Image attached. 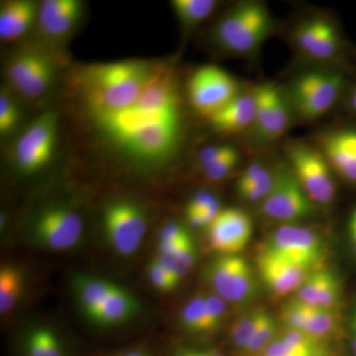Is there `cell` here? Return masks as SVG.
<instances>
[{"instance_id": "1", "label": "cell", "mask_w": 356, "mask_h": 356, "mask_svg": "<svg viewBox=\"0 0 356 356\" xmlns=\"http://www.w3.org/2000/svg\"><path fill=\"white\" fill-rule=\"evenodd\" d=\"M154 72L143 60L89 65L79 72L77 86L92 114L98 116L133 105Z\"/></svg>"}, {"instance_id": "2", "label": "cell", "mask_w": 356, "mask_h": 356, "mask_svg": "<svg viewBox=\"0 0 356 356\" xmlns=\"http://www.w3.org/2000/svg\"><path fill=\"white\" fill-rule=\"evenodd\" d=\"M273 29V19L264 3L248 1L225 14L214 29L217 44L227 53L250 56L259 50Z\"/></svg>"}, {"instance_id": "3", "label": "cell", "mask_w": 356, "mask_h": 356, "mask_svg": "<svg viewBox=\"0 0 356 356\" xmlns=\"http://www.w3.org/2000/svg\"><path fill=\"white\" fill-rule=\"evenodd\" d=\"M343 77L334 70L304 72L290 89L292 106L305 120L320 118L336 104L343 88Z\"/></svg>"}, {"instance_id": "4", "label": "cell", "mask_w": 356, "mask_h": 356, "mask_svg": "<svg viewBox=\"0 0 356 356\" xmlns=\"http://www.w3.org/2000/svg\"><path fill=\"white\" fill-rule=\"evenodd\" d=\"M291 172L315 204L329 205L336 197V184L331 165L320 149L301 142L289 143L286 147Z\"/></svg>"}, {"instance_id": "5", "label": "cell", "mask_w": 356, "mask_h": 356, "mask_svg": "<svg viewBox=\"0 0 356 356\" xmlns=\"http://www.w3.org/2000/svg\"><path fill=\"white\" fill-rule=\"evenodd\" d=\"M194 110L209 120L240 95L238 83L217 65H203L192 74L187 86Z\"/></svg>"}, {"instance_id": "6", "label": "cell", "mask_w": 356, "mask_h": 356, "mask_svg": "<svg viewBox=\"0 0 356 356\" xmlns=\"http://www.w3.org/2000/svg\"><path fill=\"white\" fill-rule=\"evenodd\" d=\"M266 248L309 270L322 268L324 248L320 236L310 229L284 225L274 232Z\"/></svg>"}, {"instance_id": "7", "label": "cell", "mask_w": 356, "mask_h": 356, "mask_svg": "<svg viewBox=\"0 0 356 356\" xmlns=\"http://www.w3.org/2000/svg\"><path fill=\"white\" fill-rule=\"evenodd\" d=\"M57 137V116L53 112L41 115L23 133L15 147V161L23 172H38L53 156Z\"/></svg>"}, {"instance_id": "8", "label": "cell", "mask_w": 356, "mask_h": 356, "mask_svg": "<svg viewBox=\"0 0 356 356\" xmlns=\"http://www.w3.org/2000/svg\"><path fill=\"white\" fill-rule=\"evenodd\" d=\"M296 178L290 172L276 173L273 191L261 202L262 214L280 222H294L309 217L315 210Z\"/></svg>"}, {"instance_id": "9", "label": "cell", "mask_w": 356, "mask_h": 356, "mask_svg": "<svg viewBox=\"0 0 356 356\" xmlns=\"http://www.w3.org/2000/svg\"><path fill=\"white\" fill-rule=\"evenodd\" d=\"M104 225L112 247L126 257L139 250L147 229V218L143 211L124 201L108 206L105 211Z\"/></svg>"}, {"instance_id": "10", "label": "cell", "mask_w": 356, "mask_h": 356, "mask_svg": "<svg viewBox=\"0 0 356 356\" xmlns=\"http://www.w3.org/2000/svg\"><path fill=\"white\" fill-rule=\"evenodd\" d=\"M208 276L218 296L225 301L243 303L254 296V271L240 255H220L211 264Z\"/></svg>"}, {"instance_id": "11", "label": "cell", "mask_w": 356, "mask_h": 356, "mask_svg": "<svg viewBox=\"0 0 356 356\" xmlns=\"http://www.w3.org/2000/svg\"><path fill=\"white\" fill-rule=\"evenodd\" d=\"M255 98V134L264 142H274L286 132L290 122L289 104L278 86L259 84L252 90Z\"/></svg>"}, {"instance_id": "12", "label": "cell", "mask_w": 356, "mask_h": 356, "mask_svg": "<svg viewBox=\"0 0 356 356\" xmlns=\"http://www.w3.org/2000/svg\"><path fill=\"white\" fill-rule=\"evenodd\" d=\"M55 65L42 51L18 54L7 67V77L14 88L27 98L43 95L55 76Z\"/></svg>"}, {"instance_id": "13", "label": "cell", "mask_w": 356, "mask_h": 356, "mask_svg": "<svg viewBox=\"0 0 356 356\" xmlns=\"http://www.w3.org/2000/svg\"><path fill=\"white\" fill-rule=\"evenodd\" d=\"M83 222L74 210L56 206L44 210L35 224L37 241L51 250L74 247L83 236Z\"/></svg>"}, {"instance_id": "14", "label": "cell", "mask_w": 356, "mask_h": 356, "mask_svg": "<svg viewBox=\"0 0 356 356\" xmlns=\"http://www.w3.org/2000/svg\"><path fill=\"white\" fill-rule=\"evenodd\" d=\"M208 243L220 255H236L252 236V222L245 211L222 209L207 227Z\"/></svg>"}, {"instance_id": "15", "label": "cell", "mask_w": 356, "mask_h": 356, "mask_svg": "<svg viewBox=\"0 0 356 356\" xmlns=\"http://www.w3.org/2000/svg\"><path fill=\"white\" fill-rule=\"evenodd\" d=\"M293 40L298 50L312 60H332L341 47L336 25L322 16H314L299 23L293 33Z\"/></svg>"}, {"instance_id": "16", "label": "cell", "mask_w": 356, "mask_h": 356, "mask_svg": "<svg viewBox=\"0 0 356 356\" xmlns=\"http://www.w3.org/2000/svg\"><path fill=\"white\" fill-rule=\"evenodd\" d=\"M257 266L261 280L277 297L297 293L312 273L305 267L293 264L266 248L257 255Z\"/></svg>"}, {"instance_id": "17", "label": "cell", "mask_w": 356, "mask_h": 356, "mask_svg": "<svg viewBox=\"0 0 356 356\" xmlns=\"http://www.w3.org/2000/svg\"><path fill=\"white\" fill-rule=\"evenodd\" d=\"M320 151L334 172L356 184V130L343 129L325 134L321 139Z\"/></svg>"}, {"instance_id": "18", "label": "cell", "mask_w": 356, "mask_h": 356, "mask_svg": "<svg viewBox=\"0 0 356 356\" xmlns=\"http://www.w3.org/2000/svg\"><path fill=\"white\" fill-rule=\"evenodd\" d=\"M81 13L83 3L79 0H44L39 6L40 28L47 36L60 38L76 26Z\"/></svg>"}, {"instance_id": "19", "label": "cell", "mask_w": 356, "mask_h": 356, "mask_svg": "<svg viewBox=\"0 0 356 356\" xmlns=\"http://www.w3.org/2000/svg\"><path fill=\"white\" fill-rule=\"evenodd\" d=\"M296 294V299L306 305L337 309L341 298V283L336 274L322 267L309 274Z\"/></svg>"}, {"instance_id": "20", "label": "cell", "mask_w": 356, "mask_h": 356, "mask_svg": "<svg viewBox=\"0 0 356 356\" xmlns=\"http://www.w3.org/2000/svg\"><path fill=\"white\" fill-rule=\"evenodd\" d=\"M39 8L30 0H10L0 8V38L15 41L24 36L38 19Z\"/></svg>"}, {"instance_id": "21", "label": "cell", "mask_w": 356, "mask_h": 356, "mask_svg": "<svg viewBox=\"0 0 356 356\" xmlns=\"http://www.w3.org/2000/svg\"><path fill=\"white\" fill-rule=\"evenodd\" d=\"M254 119L255 98L250 92L240 93L209 121L218 132L236 134L252 127Z\"/></svg>"}, {"instance_id": "22", "label": "cell", "mask_w": 356, "mask_h": 356, "mask_svg": "<svg viewBox=\"0 0 356 356\" xmlns=\"http://www.w3.org/2000/svg\"><path fill=\"white\" fill-rule=\"evenodd\" d=\"M139 310V303L126 290L116 286L99 310L90 318L102 325H113L132 317Z\"/></svg>"}, {"instance_id": "23", "label": "cell", "mask_w": 356, "mask_h": 356, "mask_svg": "<svg viewBox=\"0 0 356 356\" xmlns=\"http://www.w3.org/2000/svg\"><path fill=\"white\" fill-rule=\"evenodd\" d=\"M74 284L79 303L89 318L99 310L105 300L108 298L116 287L109 281L88 276L77 278Z\"/></svg>"}, {"instance_id": "24", "label": "cell", "mask_w": 356, "mask_h": 356, "mask_svg": "<svg viewBox=\"0 0 356 356\" xmlns=\"http://www.w3.org/2000/svg\"><path fill=\"white\" fill-rule=\"evenodd\" d=\"M23 353L25 356H69L60 337L44 327L28 332L23 343Z\"/></svg>"}, {"instance_id": "25", "label": "cell", "mask_w": 356, "mask_h": 356, "mask_svg": "<svg viewBox=\"0 0 356 356\" xmlns=\"http://www.w3.org/2000/svg\"><path fill=\"white\" fill-rule=\"evenodd\" d=\"M341 330V317L337 309L317 308L310 306L308 320L302 331L308 332L325 343L339 334Z\"/></svg>"}, {"instance_id": "26", "label": "cell", "mask_w": 356, "mask_h": 356, "mask_svg": "<svg viewBox=\"0 0 356 356\" xmlns=\"http://www.w3.org/2000/svg\"><path fill=\"white\" fill-rule=\"evenodd\" d=\"M214 0H173L172 6L178 19L186 28L195 27L214 11Z\"/></svg>"}, {"instance_id": "27", "label": "cell", "mask_w": 356, "mask_h": 356, "mask_svg": "<svg viewBox=\"0 0 356 356\" xmlns=\"http://www.w3.org/2000/svg\"><path fill=\"white\" fill-rule=\"evenodd\" d=\"M23 291V276L14 266H3L0 270V312L13 310Z\"/></svg>"}, {"instance_id": "28", "label": "cell", "mask_w": 356, "mask_h": 356, "mask_svg": "<svg viewBox=\"0 0 356 356\" xmlns=\"http://www.w3.org/2000/svg\"><path fill=\"white\" fill-rule=\"evenodd\" d=\"M267 312L257 309L245 314L242 318L236 321L231 332V339L233 346H235L238 353L243 351V348L250 343V339L257 331L264 318L266 317Z\"/></svg>"}, {"instance_id": "29", "label": "cell", "mask_w": 356, "mask_h": 356, "mask_svg": "<svg viewBox=\"0 0 356 356\" xmlns=\"http://www.w3.org/2000/svg\"><path fill=\"white\" fill-rule=\"evenodd\" d=\"M278 327L275 321L270 314L267 313L261 327L257 329L254 336L250 339V343L247 344L243 351H241V356H257L261 353L268 344L273 343L277 337Z\"/></svg>"}, {"instance_id": "30", "label": "cell", "mask_w": 356, "mask_h": 356, "mask_svg": "<svg viewBox=\"0 0 356 356\" xmlns=\"http://www.w3.org/2000/svg\"><path fill=\"white\" fill-rule=\"evenodd\" d=\"M185 329L193 332H206V299L197 296L189 301L181 314Z\"/></svg>"}, {"instance_id": "31", "label": "cell", "mask_w": 356, "mask_h": 356, "mask_svg": "<svg viewBox=\"0 0 356 356\" xmlns=\"http://www.w3.org/2000/svg\"><path fill=\"white\" fill-rule=\"evenodd\" d=\"M278 337L290 346L301 350L318 351L330 350V343L316 339L308 332L301 330L284 329L278 334Z\"/></svg>"}, {"instance_id": "32", "label": "cell", "mask_w": 356, "mask_h": 356, "mask_svg": "<svg viewBox=\"0 0 356 356\" xmlns=\"http://www.w3.org/2000/svg\"><path fill=\"white\" fill-rule=\"evenodd\" d=\"M310 306L298 299L291 300L283 306L281 311V322L285 329L303 330L308 320Z\"/></svg>"}, {"instance_id": "33", "label": "cell", "mask_w": 356, "mask_h": 356, "mask_svg": "<svg viewBox=\"0 0 356 356\" xmlns=\"http://www.w3.org/2000/svg\"><path fill=\"white\" fill-rule=\"evenodd\" d=\"M238 159L240 156L238 151L236 147H234L229 154L222 156L216 163L204 168V175L209 181H219L233 172L234 168L238 165Z\"/></svg>"}, {"instance_id": "34", "label": "cell", "mask_w": 356, "mask_h": 356, "mask_svg": "<svg viewBox=\"0 0 356 356\" xmlns=\"http://www.w3.org/2000/svg\"><path fill=\"white\" fill-rule=\"evenodd\" d=\"M206 332L210 334L219 329L226 313L225 300L218 295L206 296Z\"/></svg>"}, {"instance_id": "35", "label": "cell", "mask_w": 356, "mask_h": 356, "mask_svg": "<svg viewBox=\"0 0 356 356\" xmlns=\"http://www.w3.org/2000/svg\"><path fill=\"white\" fill-rule=\"evenodd\" d=\"M19 112L11 98L2 91L0 95V133L6 135L11 132L17 124Z\"/></svg>"}, {"instance_id": "36", "label": "cell", "mask_w": 356, "mask_h": 356, "mask_svg": "<svg viewBox=\"0 0 356 356\" xmlns=\"http://www.w3.org/2000/svg\"><path fill=\"white\" fill-rule=\"evenodd\" d=\"M149 276L154 286L161 291H172L179 283L177 278L173 277L172 274L156 261L149 264Z\"/></svg>"}, {"instance_id": "37", "label": "cell", "mask_w": 356, "mask_h": 356, "mask_svg": "<svg viewBox=\"0 0 356 356\" xmlns=\"http://www.w3.org/2000/svg\"><path fill=\"white\" fill-rule=\"evenodd\" d=\"M330 350H331V348H330ZM311 353H316V351L305 350L295 348V346H290V344L285 343L284 341H282V339H280L277 336L273 343L268 344V346L257 356H301Z\"/></svg>"}, {"instance_id": "38", "label": "cell", "mask_w": 356, "mask_h": 356, "mask_svg": "<svg viewBox=\"0 0 356 356\" xmlns=\"http://www.w3.org/2000/svg\"><path fill=\"white\" fill-rule=\"evenodd\" d=\"M233 149L234 147L229 146V145H215V146L205 147L199 154V163H200L201 168L204 170L212 163H216Z\"/></svg>"}, {"instance_id": "39", "label": "cell", "mask_w": 356, "mask_h": 356, "mask_svg": "<svg viewBox=\"0 0 356 356\" xmlns=\"http://www.w3.org/2000/svg\"><path fill=\"white\" fill-rule=\"evenodd\" d=\"M191 238L186 229L175 222H170L161 229L159 234V243L179 242Z\"/></svg>"}, {"instance_id": "40", "label": "cell", "mask_w": 356, "mask_h": 356, "mask_svg": "<svg viewBox=\"0 0 356 356\" xmlns=\"http://www.w3.org/2000/svg\"><path fill=\"white\" fill-rule=\"evenodd\" d=\"M156 261L172 274L173 277L177 278L178 281L181 280L189 273V269L185 267L181 262L178 261L172 255L159 254Z\"/></svg>"}, {"instance_id": "41", "label": "cell", "mask_w": 356, "mask_h": 356, "mask_svg": "<svg viewBox=\"0 0 356 356\" xmlns=\"http://www.w3.org/2000/svg\"><path fill=\"white\" fill-rule=\"evenodd\" d=\"M217 200L218 199L210 192H198L189 201L186 207V214H201L206 208L209 207Z\"/></svg>"}, {"instance_id": "42", "label": "cell", "mask_w": 356, "mask_h": 356, "mask_svg": "<svg viewBox=\"0 0 356 356\" xmlns=\"http://www.w3.org/2000/svg\"><path fill=\"white\" fill-rule=\"evenodd\" d=\"M172 257H175L178 261L181 262L185 267L191 270L196 262V252L193 242L186 243L180 250H178L175 254H172Z\"/></svg>"}, {"instance_id": "43", "label": "cell", "mask_w": 356, "mask_h": 356, "mask_svg": "<svg viewBox=\"0 0 356 356\" xmlns=\"http://www.w3.org/2000/svg\"><path fill=\"white\" fill-rule=\"evenodd\" d=\"M173 356H225L212 348H181L175 351Z\"/></svg>"}, {"instance_id": "44", "label": "cell", "mask_w": 356, "mask_h": 356, "mask_svg": "<svg viewBox=\"0 0 356 356\" xmlns=\"http://www.w3.org/2000/svg\"><path fill=\"white\" fill-rule=\"evenodd\" d=\"M350 234L351 243H353V250L356 254V208L351 213L350 218Z\"/></svg>"}, {"instance_id": "45", "label": "cell", "mask_w": 356, "mask_h": 356, "mask_svg": "<svg viewBox=\"0 0 356 356\" xmlns=\"http://www.w3.org/2000/svg\"><path fill=\"white\" fill-rule=\"evenodd\" d=\"M351 353L356 356V309L353 314V324H351Z\"/></svg>"}, {"instance_id": "46", "label": "cell", "mask_w": 356, "mask_h": 356, "mask_svg": "<svg viewBox=\"0 0 356 356\" xmlns=\"http://www.w3.org/2000/svg\"><path fill=\"white\" fill-rule=\"evenodd\" d=\"M116 356H151V355H149V351L144 350V348H137L123 351V353H119Z\"/></svg>"}, {"instance_id": "47", "label": "cell", "mask_w": 356, "mask_h": 356, "mask_svg": "<svg viewBox=\"0 0 356 356\" xmlns=\"http://www.w3.org/2000/svg\"><path fill=\"white\" fill-rule=\"evenodd\" d=\"M301 356H336V353L331 348V350L316 351V353H307Z\"/></svg>"}, {"instance_id": "48", "label": "cell", "mask_w": 356, "mask_h": 356, "mask_svg": "<svg viewBox=\"0 0 356 356\" xmlns=\"http://www.w3.org/2000/svg\"><path fill=\"white\" fill-rule=\"evenodd\" d=\"M350 107L356 114V93L353 90H351L350 95Z\"/></svg>"}]
</instances>
